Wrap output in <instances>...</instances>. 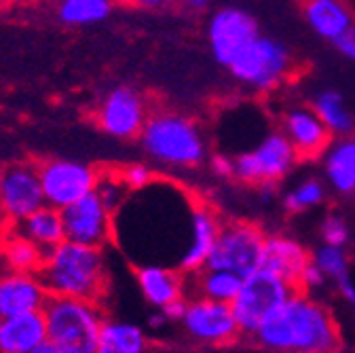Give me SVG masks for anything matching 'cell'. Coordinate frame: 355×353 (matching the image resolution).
<instances>
[{
  "mask_svg": "<svg viewBox=\"0 0 355 353\" xmlns=\"http://www.w3.org/2000/svg\"><path fill=\"white\" fill-rule=\"evenodd\" d=\"M254 338L277 353H338L343 349L340 328L332 311L300 290L260 326Z\"/></svg>",
  "mask_w": 355,
  "mask_h": 353,
  "instance_id": "6da1fadb",
  "label": "cell"
},
{
  "mask_svg": "<svg viewBox=\"0 0 355 353\" xmlns=\"http://www.w3.org/2000/svg\"><path fill=\"white\" fill-rule=\"evenodd\" d=\"M38 277L49 296L89 302H100L108 284L102 250L70 241L44 254Z\"/></svg>",
  "mask_w": 355,
  "mask_h": 353,
  "instance_id": "7a4b0ae2",
  "label": "cell"
},
{
  "mask_svg": "<svg viewBox=\"0 0 355 353\" xmlns=\"http://www.w3.org/2000/svg\"><path fill=\"white\" fill-rule=\"evenodd\" d=\"M140 142L150 159L178 169L199 167L207 155L199 127L175 112H157L148 117Z\"/></svg>",
  "mask_w": 355,
  "mask_h": 353,
  "instance_id": "3957f363",
  "label": "cell"
},
{
  "mask_svg": "<svg viewBox=\"0 0 355 353\" xmlns=\"http://www.w3.org/2000/svg\"><path fill=\"white\" fill-rule=\"evenodd\" d=\"M42 316L47 341L66 353H98L100 332L106 322L100 302L51 296Z\"/></svg>",
  "mask_w": 355,
  "mask_h": 353,
  "instance_id": "277c9868",
  "label": "cell"
},
{
  "mask_svg": "<svg viewBox=\"0 0 355 353\" xmlns=\"http://www.w3.org/2000/svg\"><path fill=\"white\" fill-rule=\"evenodd\" d=\"M294 286L286 284L284 279L264 269L245 277L237 298L231 302L241 334L254 336L260 326L294 296Z\"/></svg>",
  "mask_w": 355,
  "mask_h": 353,
  "instance_id": "5b68a950",
  "label": "cell"
},
{
  "mask_svg": "<svg viewBox=\"0 0 355 353\" xmlns=\"http://www.w3.org/2000/svg\"><path fill=\"white\" fill-rule=\"evenodd\" d=\"M294 60L288 45L277 38L260 36L231 64L229 72L254 92H273L292 72Z\"/></svg>",
  "mask_w": 355,
  "mask_h": 353,
  "instance_id": "8992f818",
  "label": "cell"
},
{
  "mask_svg": "<svg viewBox=\"0 0 355 353\" xmlns=\"http://www.w3.org/2000/svg\"><path fill=\"white\" fill-rule=\"evenodd\" d=\"M266 233L252 223L222 225L220 237L207 258L205 269L229 271L241 279L262 269Z\"/></svg>",
  "mask_w": 355,
  "mask_h": 353,
  "instance_id": "52a82bcc",
  "label": "cell"
},
{
  "mask_svg": "<svg viewBox=\"0 0 355 353\" xmlns=\"http://www.w3.org/2000/svg\"><path fill=\"white\" fill-rule=\"evenodd\" d=\"M298 157L282 131L266 134L252 150L235 159V178L243 184H277L292 171Z\"/></svg>",
  "mask_w": 355,
  "mask_h": 353,
  "instance_id": "ba28073f",
  "label": "cell"
},
{
  "mask_svg": "<svg viewBox=\"0 0 355 353\" xmlns=\"http://www.w3.org/2000/svg\"><path fill=\"white\" fill-rule=\"evenodd\" d=\"M38 175L42 184L44 205H51L60 212L94 195L100 180V171H96L92 165L66 159L42 161L38 165Z\"/></svg>",
  "mask_w": 355,
  "mask_h": 353,
  "instance_id": "9c48e42d",
  "label": "cell"
},
{
  "mask_svg": "<svg viewBox=\"0 0 355 353\" xmlns=\"http://www.w3.org/2000/svg\"><path fill=\"white\" fill-rule=\"evenodd\" d=\"M258 19L241 7H222L207 21V40L214 60L231 68L239 53L260 38Z\"/></svg>",
  "mask_w": 355,
  "mask_h": 353,
  "instance_id": "30bf717a",
  "label": "cell"
},
{
  "mask_svg": "<svg viewBox=\"0 0 355 353\" xmlns=\"http://www.w3.org/2000/svg\"><path fill=\"white\" fill-rule=\"evenodd\" d=\"M44 205L42 184L38 175V165L15 163L5 169L3 187H0V216L9 227L19 223Z\"/></svg>",
  "mask_w": 355,
  "mask_h": 353,
  "instance_id": "8fae6325",
  "label": "cell"
},
{
  "mask_svg": "<svg viewBox=\"0 0 355 353\" xmlns=\"http://www.w3.org/2000/svg\"><path fill=\"white\" fill-rule=\"evenodd\" d=\"M182 326L191 338L205 345H231L241 336L231 304L199 296L189 298Z\"/></svg>",
  "mask_w": 355,
  "mask_h": 353,
  "instance_id": "7c38bea8",
  "label": "cell"
},
{
  "mask_svg": "<svg viewBox=\"0 0 355 353\" xmlns=\"http://www.w3.org/2000/svg\"><path fill=\"white\" fill-rule=\"evenodd\" d=\"M98 125L112 138L131 140L140 138L142 129L148 121V110L142 96L129 87L112 89L96 110Z\"/></svg>",
  "mask_w": 355,
  "mask_h": 353,
  "instance_id": "4fadbf2b",
  "label": "cell"
},
{
  "mask_svg": "<svg viewBox=\"0 0 355 353\" xmlns=\"http://www.w3.org/2000/svg\"><path fill=\"white\" fill-rule=\"evenodd\" d=\"M62 220L66 241L70 243L102 250L112 237V214L96 193L62 209Z\"/></svg>",
  "mask_w": 355,
  "mask_h": 353,
  "instance_id": "5bb4252c",
  "label": "cell"
},
{
  "mask_svg": "<svg viewBox=\"0 0 355 353\" xmlns=\"http://www.w3.org/2000/svg\"><path fill=\"white\" fill-rule=\"evenodd\" d=\"M279 131L296 150L298 161L318 159L326 155V150L332 144V134L320 121L315 110L306 106H296L284 112Z\"/></svg>",
  "mask_w": 355,
  "mask_h": 353,
  "instance_id": "9a60e30c",
  "label": "cell"
},
{
  "mask_svg": "<svg viewBox=\"0 0 355 353\" xmlns=\"http://www.w3.org/2000/svg\"><path fill=\"white\" fill-rule=\"evenodd\" d=\"M49 298V292L34 273L9 271L0 275V320L40 313Z\"/></svg>",
  "mask_w": 355,
  "mask_h": 353,
  "instance_id": "2e32d148",
  "label": "cell"
},
{
  "mask_svg": "<svg viewBox=\"0 0 355 353\" xmlns=\"http://www.w3.org/2000/svg\"><path fill=\"white\" fill-rule=\"evenodd\" d=\"M311 264V254L294 239L284 235H266L262 269L277 275L286 284L298 290L300 277Z\"/></svg>",
  "mask_w": 355,
  "mask_h": 353,
  "instance_id": "e0dca14e",
  "label": "cell"
},
{
  "mask_svg": "<svg viewBox=\"0 0 355 353\" xmlns=\"http://www.w3.org/2000/svg\"><path fill=\"white\" fill-rule=\"evenodd\" d=\"M222 231V223L216 216L214 209H209L207 205L195 203L193 209V241L189 246V250L184 252L182 260L178 262V271L182 275H197L205 269L207 258L220 237Z\"/></svg>",
  "mask_w": 355,
  "mask_h": 353,
  "instance_id": "ac0fdd59",
  "label": "cell"
},
{
  "mask_svg": "<svg viewBox=\"0 0 355 353\" xmlns=\"http://www.w3.org/2000/svg\"><path fill=\"white\" fill-rule=\"evenodd\" d=\"M136 279L144 298L157 307L159 311L173 300L187 298V279L184 275L163 264H140L136 271Z\"/></svg>",
  "mask_w": 355,
  "mask_h": 353,
  "instance_id": "d6986e66",
  "label": "cell"
},
{
  "mask_svg": "<svg viewBox=\"0 0 355 353\" xmlns=\"http://www.w3.org/2000/svg\"><path fill=\"white\" fill-rule=\"evenodd\" d=\"M44 341L47 324L42 311L0 320V353H32Z\"/></svg>",
  "mask_w": 355,
  "mask_h": 353,
  "instance_id": "ffe728a7",
  "label": "cell"
},
{
  "mask_svg": "<svg viewBox=\"0 0 355 353\" xmlns=\"http://www.w3.org/2000/svg\"><path fill=\"white\" fill-rule=\"evenodd\" d=\"M302 13L311 30L330 42L355 24L353 11L338 0H309L302 5Z\"/></svg>",
  "mask_w": 355,
  "mask_h": 353,
  "instance_id": "44dd1931",
  "label": "cell"
},
{
  "mask_svg": "<svg viewBox=\"0 0 355 353\" xmlns=\"http://www.w3.org/2000/svg\"><path fill=\"white\" fill-rule=\"evenodd\" d=\"M11 229H15L19 235H24L26 239L36 243L42 252H49L66 241L62 212L51 205H42L38 212L28 216L24 223H19L17 227H11Z\"/></svg>",
  "mask_w": 355,
  "mask_h": 353,
  "instance_id": "7402d4cb",
  "label": "cell"
},
{
  "mask_svg": "<svg viewBox=\"0 0 355 353\" xmlns=\"http://www.w3.org/2000/svg\"><path fill=\"white\" fill-rule=\"evenodd\" d=\"M324 171L330 187L343 195L355 193V138H336L324 155Z\"/></svg>",
  "mask_w": 355,
  "mask_h": 353,
  "instance_id": "603a6c76",
  "label": "cell"
},
{
  "mask_svg": "<svg viewBox=\"0 0 355 353\" xmlns=\"http://www.w3.org/2000/svg\"><path fill=\"white\" fill-rule=\"evenodd\" d=\"M241 286H243V279L235 273L203 269L201 273L193 275V284H189V277H187V298L199 296V298L231 304L237 298Z\"/></svg>",
  "mask_w": 355,
  "mask_h": 353,
  "instance_id": "cb8c5ba5",
  "label": "cell"
},
{
  "mask_svg": "<svg viewBox=\"0 0 355 353\" xmlns=\"http://www.w3.org/2000/svg\"><path fill=\"white\" fill-rule=\"evenodd\" d=\"M44 254L47 252H42L36 243H32L30 239L19 235L15 229L5 233L3 239H0V256H3L5 264L13 273L38 275V271L42 269V262H44Z\"/></svg>",
  "mask_w": 355,
  "mask_h": 353,
  "instance_id": "d4e9b609",
  "label": "cell"
},
{
  "mask_svg": "<svg viewBox=\"0 0 355 353\" xmlns=\"http://www.w3.org/2000/svg\"><path fill=\"white\" fill-rule=\"evenodd\" d=\"M148 338L136 324L106 320L100 332L98 353H146Z\"/></svg>",
  "mask_w": 355,
  "mask_h": 353,
  "instance_id": "484cf974",
  "label": "cell"
},
{
  "mask_svg": "<svg viewBox=\"0 0 355 353\" xmlns=\"http://www.w3.org/2000/svg\"><path fill=\"white\" fill-rule=\"evenodd\" d=\"M315 114L320 117V121L326 125V129L332 134V138H347L351 136V131L355 127V119L349 112V108L345 106V100L338 92L334 89H324L315 96L313 106Z\"/></svg>",
  "mask_w": 355,
  "mask_h": 353,
  "instance_id": "4316f807",
  "label": "cell"
},
{
  "mask_svg": "<svg viewBox=\"0 0 355 353\" xmlns=\"http://www.w3.org/2000/svg\"><path fill=\"white\" fill-rule=\"evenodd\" d=\"M112 9L108 0H64L58 7V17L66 26H89L108 19Z\"/></svg>",
  "mask_w": 355,
  "mask_h": 353,
  "instance_id": "83f0119b",
  "label": "cell"
},
{
  "mask_svg": "<svg viewBox=\"0 0 355 353\" xmlns=\"http://www.w3.org/2000/svg\"><path fill=\"white\" fill-rule=\"evenodd\" d=\"M324 197H326V187L315 178H309V180H302L296 189H292L284 197V209L290 214H300L304 209L320 205Z\"/></svg>",
  "mask_w": 355,
  "mask_h": 353,
  "instance_id": "f1b7e54d",
  "label": "cell"
},
{
  "mask_svg": "<svg viewBox=\"0 0 355 353\" xmlns=\"http://www.w3.org/2000/svg\"><path fill=\"white\" fill-rule=\"evenodd\" d=\"M311 262H313L328 279H334L336 284L349 277V258L343 248L322 246L311 254Z\"/></svg>",
  "mask_w": 355,
  "mask_h": 353,
  "instance_id": "f546056e",
  "label": "cell"
},
{
  "mask_svg": "<svg viewBox=\"0 0 355 353\" xmlns=\"http://www.w3.org/2000/svg\"><path fill=\"white\" fill-rule=\"evenodd\" d=\"M127 193H129V191H127L125 184L121 182L119 171L100 173V180H98V187H96V195H98V199L106 205V209H108L112 216L123 207Z\"/></svg>",
  "mask_w": 355,
  "mask_h": 353,
  "instance_id": "4dcf8cb0",
  "label": "cell"
},
{
  "mask_svg": "<svg viewBox=\"0 0 355 353\" xmlns=\"http://www.w3.org/2000/svg\"><path fill=\"white\" fill-rule=\"evenodd\" d=\"M119 178L129 193H140L155 182V173L144 163H131L123 171H119Z\"/></svg>",
  "mask_w": 355,
  "mask_h": 353,
  "instance_id": "1f68e13d",
  "label": "cell"
},
{
  "mask_svg": "<svg viewBox=\"0 0 355 353\" xmlns=\"http://www.w3.org/2000/svg\"><path fill=\"white\" fill-rule=\"evenodd\" d=\"M320 231H322L324 246L345 248V243L349 241V227H347V223H345V220L338 214H328L324 218Z\"/></svg>",
  "mask_w": 355,
  "mask_h": 353,
  "instance_id": "d6a6232c",
  "label": "cell"
},
{
  "mask_svg": "<svg viewBox=\"0 0 355 353\" xmlns=\"http://www.w3.org/2000/svg\"><path fill=\"white\" fill-rule=\"evenodd\" d=\"M326 282H328V277L315 267L313 262L309 264V267L304 269V273H302V277H300V284H298V290L300 292H311V290H318V288H324L326 286Z\"/></svg>",
  "mask_w": 355,
  "mask_h": 353,
  "instance_id": "836d02e7",
  "label": "cell"
},
{
  "mask_svg": "<svg viewBox=\"0 0 355 353\" xmlns=\"http://www.w3.org/2000/svg\"><path fill=\"white\" fill-rule=\"evenodd\" d=\"M211 171L218 178H235V159L227 153H216L209 159Z\"/></svg>",
  "mask_w": 355,
  "mask_h": 353,
  "instance_id": "e575fe53",
  "label": "cell"
},
{
  "mask_svg": "<svg viewBox=\"0 0 355 353\" xmlns=\"http://www.w3.org/2000/svg\"><path fill=\"white\" fill-rule=\"evenodd\" d=\"M332 45L345 55V58H349V60H353L355 62V24L343 34V36H338Z\"/></svg>",
  "mask_w": 355,
  "mask_h": 353,
  "instance_id": "d590c367",
  "label": "cell"
},
{
  "mask_svg": "<svg viewBox=\"0 0 355 353\" xmlns=\"http://www.w3.org/2000/svg\"><path fill=\"white\" fill-rule=\"evenodd\" d=\"M187 307H189V298H180V300H173L167 307L161 309V313L165 316L167 322H178L182 324L184 316H187Z\"/></svg>",
  "mask_w": 355,
  "mask_h": 353,
  "instance_id": "8d00e7d4",
  "label": "cell"
},
{
  "mask_svg": "<svg viewBox=\"0 0 355 353\" xmlns=\"http://www.w3.org/2000/svg\"><path fill=\"white\" fill-rule=\"evenodd\" d=\"M338 286V292H340V296L351 304V309H353V311H355V284L349 279V277H345L343 282H338L336 284Z\"/></svg>",
  "mask_w": 355,
  "mask_h": 353,
  "instance_id": "74e56055",
  "label": "cell"
},
{
  "mask_svg": "<svg viewBox=\"0 0 355 353\" xmlns=\"http://www.w3.org/2000/svg\"><path fill=\"white\" fill-rule=\"evenodd\" d=\"M32 353H66L64 349H60L58 345H53L51 341H44L38 349H34Z\"/></svg>",
  "mask_w": 355,
  "mask_h": 353,
  "instance_id": "f35d334b",
  "label": "cell"
},
{
  "mask_svg": "<svg viewBox=\"0 0 355 353\" xmlns=\"http://www.w3.org/2000/svg\"><path fill=\"white\" fill-rule=\"evenodd\" d=\"M165 324H167V320H165V316H163L161 311H157V313H153V316L148 318V326L155 328V330H161Z\"/></svg>",
  "mask_w": 355,
  "mask_h": 353,
  "instance_id": "ab89813d",
  "label": "cell"
},
{
  "mask_svg": "<svg viewBox=\"0 0 355 353\" xmlns=\"http://www.w3.org/2000/svg\"><path fill=\"white\" fill-rule=\"evenodd\" d=\"M275 187H277V184H271V182L260 184V187H258V191H260V197H262L264 201H269V199L275 195Z\"/></svg>",
  "mask_w": 355,
  "mask_h": 353,
  "instance_id": "60d3db41",
  "label": "cell"
},
{
  "mask_svg": "<svg viewBox=\"0 0 355 353\" xmlns=\"http://www.w3.org/2000/svg\"><path fill=\"white\" fill-rule=\"evenodd\" d=\"M187 7H195V9H207V3L205 0H193V3H187Z\"/></svg>",
  "mask_w": 355,
  "mask_h": 353,
  "instance_id": "b9f144b4",
  "label": "cell"
},
{
  "mask_svg": "<svg viewBox=\"0 0 355 353\" xmlns=\"http://www.w3.org/2000/svg\"><path fill=\"white\" fill-rule=\"evenodd\" d=\"M3 173H5V169L0 167V187H3Z\"/></svg>",
  "mask_w": 355,
  "mask_h": 353,
  "instance_id": "7bdbcfd3",
  "label": "cell"
},
{
  "mask_svg": "<svg viewBox=\"0 0 355 353\" xmlns=\"http://www.w3.org/2000/svg\"><path fill=\"white\" fill-rule=\"evenodd\" d=\"M338 353H349V351H347V349H340V351H338Z\"/></svg>",
  "mask_w": 355,
  "mask_h": 353,
  "instance_id": "ee69618b",
  "label": "cell"
}]
</instances>
